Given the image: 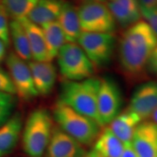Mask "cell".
I'll return each mask as SVG.
<instances>
[{
    "instance_id": "cell-1",
    "label": "cell",
    "mask_w": 157,
    "mask_h": 157,
    "mask_svg": "<svg viewBox=\"0 0 157 157\" xmlns=\"http://www.w3.org/2000/svg\"><path fill=\"white\" fill-rule=\"evenodd\" d=\"M156 45L157 36L144 21L127 29L119 42V58L127 76L135 78L143 75Z\"/></svg>"
},
{
    "instance_id": "cell-2",
    "label": "cell",
    "mask_w": 157,
    "mask_h": 157,
    "mask_svg": "<svg viewBox=\"0 0 157 157\" xmlns=\"http://www.w3.org/2000/svg\"><path fill=\"white\" fill-rule=\"evenodd\" d=\"M99 84L100 78L93 76L82 81H65L61 84L59 101L103 127L98 111Z\"/></svg>"
},
{
    "instance_id": "cell-3",
    "label": "cell",
    "mask_w": 157,
    "mask_h": 157,
    "mask_svg": "<svg viewBox=\"0 0 157 157\" xmlns=\"http://www.w3.org/2000/svg\"><path fill=\"white\" fill-rule=\"evenodd\" d=\"M53 118L63 131L82 145L95 143L101 132V126L93 119L76 112L58 101L53 109Z\"/></svg>"
},
{
    "instance_id": "cell-4",
    "label": "cell",
    "mask_w": 157,
    "mask_h": 157,
    "mask_svg": "<svg viewBox=\"0 0 157 157\" xmlns=\"http://www.w3.org/2000/svg\"><path fill=\"white\" fill-rule=\"evenodd\" d=\"M53 125L50 113L37 109L29 116L23 130V147L29 157H42L48 148Z\"/></svg>"
},
{
    "instance_id": "cell-5",
    "label": "cell",
    "mask_w": 157,
    "mask_h": 157,
    "mask_svg": "<svg viewBox=\"0 0 157 157\" xmlns=\"http://www.w3.org/2000/svg\"><path fill=\"white\" fill-rule=\"evenodd\" d=\"M56 58L65 81H82L93 77L95 66L76 43L65 44Z\"/></svg>"
},
{
    "instance_id": "cell-6",
    "label": "cell",
    "mask_w": 157,
    "mask_h": 157,
    "mask_svg": "<svg viewBox=\"0 0 157 157\" xmlns=\"http://www.w3.org/2000/svg\"><path fill=\"white\" fill-rule=\"evenodd\" d=\"M82 32L113 34L116 23L111 11L104 2H85L77 9Z\"/></svg>"
},
{
    "instance_id": "cell-7",
    "label": "cell",
    "mask_w": 157,
    "mask_h": 157,
    "mask_svg": "<svg viewBox=\"0 0 157 157\" xmlns=\"http://www.w3.org/2000/svg\"><path fill=\"white\" fill-rule=\"evenodd\" d=\"M78 44L95 67L106 66L111 61L116 46L113 34L82 32Z\"/></svg>"
},
{
    "instance_id": "cell-8",
    "label": "cell",
    "mask_w": 157,
    "mask_h": 157,
    "mask_svg": "<svg viewBox=\"0 0 157 157\" xmlns=\"http://www.w3.org/2000/svg\"><path fill=\"white\" fill-rule=\"evenodd\" d=\"M5 61L18 98L29 101L38 96L28 62L17 56L15 52H10L6 56Z\"/></svg>"
},
{
    "instance_id": "cell-9",
    "label": "cell",
    "mask_w": 157,
    "mask_h": 157,
    "mask_svg": "<svg viewBox=\"0 0 157 157\" xmlns=\"http://www.w3.org/2000/svg\"><path fill=\"white\" fill-rule=\"evenodd\" d=\"M122 103V95L117 84L111 78H100L98 111L103 126L109 124L121 113Z\"/></svg>"
},
{
    "instance_id": "cell-10",
    "label": "cell",
    "mask_w": 157,
    "mask_h": 157,
    "mask_svg": "<svg viewBox=\"0 0 157 157\" xmlns=\"http://www.w3.org/2000/svg\"><path fill=\"white\" fill-rule=\"evenodd\" d=\"M157 109V80L142 84L131 98L128 109L136 113L142 121L149 119Z\"/></svg>"
},
{
    "instance_id": "cell-11",
    "label": "cell",
    "mask_w": 157,
    "mask_h": 157,
    "mask_svg": "<svg viewBox=\"0 0 157 157\" xmlns=\"http://www.w3.org/2000/svg\"><path fill=\"white\" fill-rule=\"evenodd\" d=\"M47 153L48 157H84L87 154L81 143L58 127H53Z\"/></svg>"
},
{
    "instance_id": "cell-12",
    "label": "cell",
    "mask_w": 157,
    "mask_h": 157,
    "mask_svg": "<svg viewBox=\"0 0 157 157\" xmlns=\"http://www.w3.org/2000/svg\"><path fill=\"white\" fill-rule=\"evenodd\" d=\"M132 146L138 157H157V124L141 121L133 135Z\"/></svg>"
},
{
    "instance_id": "cell-13",
    "label": "cell",
    "mask_w": 157,
    "mask_h": 157,
    "mask_svg": "<svg viewBox=\"0 0 157 157\" xmlns=\"http://www.w3.org/2000/svg\"><path fill=\"white\" fill-rule=\"evenodd\" d=\"M33 82L38 95H48L52 92L57 79L56 66L50 61L28 62Z\"/></svg>"
},
{
    "instance_id": "cell-14",
    "label": "cell",
    "mask_w": 157,
    "mask_h": 157,
    "mask_svg": "<svg viewBox=\"0 0 157 157\" xmlns=\"http://www.w3.org/2000/svg\"><path fill=\"white\" fill-rule=\"evenodd\" d=\"M106 5L116 23L124 28L138 22L142 17L137 0H111Z\"/></svg>"
},
{
    "instance_id": "cell-15",
    "label": "cell",
    "mask_w": 157,
    "mask_h": 157,
    "mask_svg": "<svg viewBox=\"0 0 157 157\" xmlns=\"http://www.w3.org/2000/svg\"><path fill=\"white\" fill-rule=\"evenodd\" d=\"M142 120L136 113L127 109L121 112L109 124V128L124 144L132 143L137 127Z\"/></svg>"
},
{
    "instance_id": "cell-16",
    "label": "cell",
    "mask_w": 157,
    "mask_h": 157,
    "mask_svg": "<svg viewBox=\"0 0 157 157\" xmlns=\"http://www.w3.org/2000/svg\"><path fill=\"white\" fill-rule=\"evenodd\" d=\"M20 21L24 27L28 36L32 60L50 61L42 27L31 22L27 17Z\"/></svg>"
},
{
    "instance_id": "cell-17",
    "label": "cell",
    "mask_w": 157,
    "mask_h": 157,
    "mask_svg": "<svg viewBox=\"0 0 157 157\" xmlns=\"http://www.w3.org/2000/svg\"><path fill=\"white\" fill-rule=\"evenodd\" d=\"M23 127L19 113H15L0 127V157L9 154L16 146Z\"/></svg>"
},
{
    "instance_id": "cell-18",
    "label": "cell",
    "mask_w": 157,
    "mask_h": 157,
    "mask_svg": "<svg viewBox=\"0 0 157 157\" xmlns=\"http://www.w3.org/2000/svg\"><path fill=\"white\" fill-rule=\"evenodd\" d=\"M64 2L63 0H39L27 18L39 26L56 21Z\"/></svg>"
},
{
    "instance_id": "cell-19",
    "label": "cell",
    "mask_w": 157,
    "mask_h": 157,
    "mask_svg": "<svg viewBox=\"0 0 157 157\" xmlns=\"http://www.w3.org/2000/svg\"><path fill=\"white\" fill-rule=\"evenodd\" d=\"M57 21L63 31L68 43H76L82 34L78 10L69 2H64Z\"/></svg>"
},
{
    "instance_id": "cell-20",
    "label": "cell",
    "mask_w": 157,
    "mask_h": 157,
    "mask_svg": "<svg viewBox=\"0 0 157 157\" xmlns=\"http://www.w3.org/2000/svg\"><path fill=\"white\" fill-rule=\"evenodd\" d=\"M124 144L112 132L105 127L95 141L94 150L101 157H121Z\"/></svg>"
},
{
    "instance_id": "cell-21",
    "label": "cell",
    "mask_w": 157,
    "mask_h": 157,
    "mask_svg": "<svg viewBox=\"0 0 157 157\" xmlns=\"http://www.w3.org/2000/svg\"><path fill=\"white\" fill-rule=\"evenodd\" d=\"M10 39L17 56L26 62L32 60L28 36L20 21L11 20L10 21Z\"/></svg>"
},
{
    "instance_id": "cell-22",
    "label": "cell",
    "mask_w": 157,
    "mask_h": 157,
    "mask_svg": "<svg viewBox=\"0 0 157 157\" xmlns=\"http://www.w3.org/2000/svg\"><path fill=\"white\" fill-rule=\"evenodd\" d=\"M44 33L49 58L50 61L58 56L59 51L65 44L67 43L63 31L58 21H53L42 25Z\"/></svg>"
},
{
    "instance_id": "cell-23",
    "label": "cell",
    "mask_w": 157,
    "mask_h": 157,
    "mask_svg": "<svg viewBox=\"0 0 157 157\" xmlns=\"http://www.w3.org/2000/svg\"><path fill=\"white\" fill-rule=\"evenodd\" d=\"M39 0H0L10 19L21 21L28 17Z\"/></svg>"
},
{
    "instance_id": "cell-24",
    "label": "cell",
    "mask_w": 157,
    "mask_h": 157,
    "mask_svg": "<svg viewBox=\"0 0 157 157\" xmlns=\"http://www.w3.org/2000/svg\"><path fill=\"white\" fill-rule=\"evenodd\" d=\"M15 103L14 95L0 93V127L10 118Z\"/></svg>"
},
{
    "instance_id": "cell-25",
    "label": "cell",
    "mask_w": 157,
    "mask_h": 157,
    "mask_svg": "<svg viewBox=\"0 0 157 157\" xmlns=\"http://www.w3.org/2000/svg\"><path fill=\"white\" fill-rule=\"evenodd\" d=\"M9 19L7 12L0 3V40L2 41L7 47L10 43Z\"/></svg>"
},
{
    "instance_id": "cell-26",
    "label": "cell",
    "mask_w": 157,
    "mask_h": 157,
    "mask_svg": "<svg viewBox=\"0 0 157 157\" xmlns=\"http://www.w3.org/2000/svg\"><path fill=\"white\" fill-rule=\"evenodd\" d=\"M0 93L11 95H16V91L8 71L2 67H0Z\"/></svg>"
},
{
    "instance_id": "cell-27",
    "label": "cell",
    "mask_w": 157,
    "mask_h": 157,
    "mask_svg": "<svg viewBox=\"0 0 157 157\" xmlns=\"http://www.w3.org/2000/svg\"><path fill=\"white\" fill-rule=\"evenodd\" d=\"M141 16L157 36V8L151 10H140Z\"/></svg>"
},
{
    "instance_id": "cell-28",
    "label": "cell",
    "mask_w": 157,
    "mask_h": 157,
    "mask_svg": "<svg viewBox=\"0 0 157 157\" xmlns=\"http://www.w3.org/2000/svg\"><path fill=\"white\" fill-rule=\"evenodd\" d=\"M148 68L153 74L157 76V45L149 58Z\"/></svg>"
},
{
    "instance_id": "cell-29",
    "label": "cell",
    "mask_w": 157,
    "mask_h": 157,
    "mask_svg": "<svg viewBox=\"0 0 157 157\" xmlns=\"http://www.w3.org/2000/svg\"><path fill=\"white\" fill-rule=\"evenodd\" d=\"M140 10H151L157 8V0H137Z\"/></svg>"
},
{
    "instance_id": "cell-30",
    "label": "cell",
    "mask_w": 157,
    "mask_h": 157,
    "mask_svg": "<svg viewBox=\"0 0 157 157\" xmlns=\"http://www.w3.org/2000/svg\"><path fill=\"white\" fill-rule=\"evenodd\" d=\"M121 157H138L133 148L132 143L124 145V149Z\"/></svg>"
},
{
    "instance_id": "cell-31",
    "label": "cell",
    "mask_w": 157,
    "mask_h": 157,
    "mask_svg": "<svg viewBox=\"0 0 157 157\" xmlns=\"http://www.w3.org/2000/svg\"><path fill=\"white\" fill-rule=\"evenodd\" d=\"M6 44L2 41L0 40V63H2L6 58Z\"/></svg>"
},
{
    "instance_id": "cell-32",
    "label": "cell",
    "mask_w": 157,
    "mask_h": 157,
    "mask_svg": "<svg viewBox=\"0 0 157 157\" xmlns=\"http://www.w3.org/2000/svg\"><path fill=\"white\" fill-rule=\"evenodd\" d=\"M84 157H101V156H100V155L93 149V150H92L91 151H90L89 153H87V154L85 155V156Z\"/></svg>"
},
{
    "instance_id": "cell-33",
    "label": "cell",
    "mask_w": 157,
    "mask_h": 157,
    "mask_svg": "<svg viewBox=\"0 0 157 157\" xmlns=\"http://www.w3.org/2000/svg\"><path fill=\"white\" fill-rule=\"evenodd\" d=\"M150 118L151 119V121L157 124V109L152 113V114L151 115Z\"/></svg>"
},
{
    "instance_id": "cell-34",
    "label": "cell",
    "mask_w": 157,
    "mask_h": 157,
    "mask_svg": "<svg viewBox=\"0 0 157 157\" xmlns=\"http://www.w3.org/2000/svg\"><path fill=\"white\" fill-rule=\"evenodd\" d=\"M85 2H105V0H83Z\"/></svg>"
},
{
    "instance_id": "cell-35",
    "label": "cell",
    "mask_w": 157,
    "mask_h": 157,
    "mask_svg": "<svg viewBox=\"0 0 157 157\" xmlns=\"http://www.w3.org/2000/svg\"><path fill=\"white\" fill-rule=\"evenodd\" d=\"M109 1H111V0H109Z\"/></svg>"
},
{
    "instance_id": "cell-36",
    "label": "cell",
    "mask_w": 157,
    "mask_h": 157,
    "mask_svg": "<svg viewBox=\"0 0 157 157\" xmlns=\"http://www.w3.org/2000/svg\"></svg>"
}]
</instances>
